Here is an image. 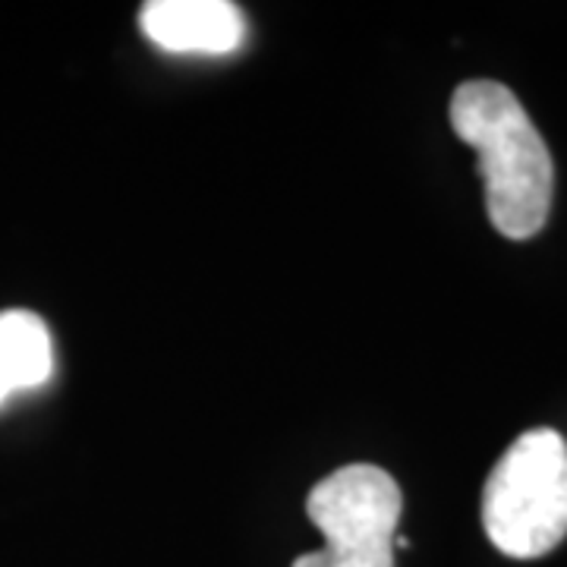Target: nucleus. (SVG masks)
Masks as SVG:
<instances>
[{
	"label": "nucleus",
	"instance_id": "obj_2",
	"mask_svg": "<svg viewBox=\"0 0 567 567\" xmlns=\"http://www.w3.org/2000/svg\"><path fill=\"white\" fill-rule=\"evenodd\" d=\"M483 527L507 558H543L567 536V442L539 425L517 435L483 488Z\"/></svg>",
	"mask_w": 567,
	"mask_h": 567
},
{
	"label": "nucleus",
	"instance_id": "obj_4",
	"mask_svg": "<svg viewBox=\"0 0 567 567\" xmlns=\"http://www.w3.org/2000/svg\"><path fill=\"white\" fill-rule=\"evenodd\" d=\"M142 32L171 54H230L244 44V13L230 0H148Z\"/></svg>",
	"mask_w": 567,
	"mask_h": 567
},
{
	"label": "nucleus",
	"instance_id": "obj_5",
	"mask_svg": "<svg viewBox=\"0 0 567 567\" xmlns=\"http://www.w3.org/2000/svg\"><path fill=\"white\" fill-rule=\"evenodd\" d=\"M54 369L48 324L35 312H0V404L22 388H39Z\"/></svg>",
	"mask_w": 567,
	"mask_h": 567
},
{
	"label": "nucleus",
	"instance_id": "obj_1",
	"mask_svg": "<svg viewBox=\"0 0 567 567\" xmlns=\"http://www.w3.org/2000/svg\"><path fill=\"white\" fill-rule=\"evenodd\" d=\"M451 126L480 155L492 227L507 240L536 237L551 212L555 164L517 95L502 82H464L451 99Z\"/></svg>",
	"mask_w": 567,
	"mask_h": 567
},
{
	"label": "nucleus",
	"instance_id": "obj_3",
	"mask_svg": "<svg viewBox=\"0 0 567 567\" xmlns=\"http://www.w3.org/2000/svg\"><path fill=\"white\" fill-rule=\"evenodd\" d=\"M401 511V486L382 466L350 464L328 473L306 498L324 548L300 555L290 567H394Z\"/></svg>",
	"mask_w": 567,
	"mask_h": 567
}]
</instances>
